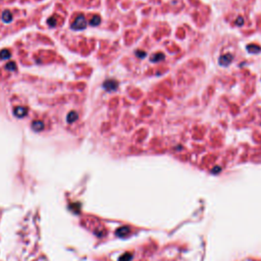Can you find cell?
Returning <instances> with one entry per match:
<instances>
[{"label":"cell","mask_w":261,"mask_h":261,"mask_svg":"<svg viewBox=\"0 0 261 261\" xmlns=\"http://www.w3.org/2000/svg\"><path fill=\"white\" fill-rule=\"evenodd\" d=\"M87 27V22L84 18V15H79L74 19V22L72 23V28L74 30H84Z\"/></svg>","instance_id":"obj_1"},{"label":"cell","mask_w":261,"mask_h":261,"mask_svg":"<svg viewBox=\"0 0 261 261\" xmlns=\"http://www.w3.org/2000/svg\"><path fill=\"white\" fill-rule=\"evenodd\" d=\"M117 86H118V83L114 80H108L104 82L103 84V88L105 90L109 91V92H111V91H115L117 89Z\"/></svg>","instance_id":"obj_2"},{"label":"cell","mask_w":261,"mask_h":261,"mask_svg":"<svg viewBox=\"0 0 261 261\" xmlns=\"http://www.w3.org/2000/svg\"><path fill=\"white\" fill-rule=\"evenodd\" d=\"M233 58H234V56H233L231 53L224 54V55H223V56H220V58H219V64L223 65V66H227L233 61Z\"/></svg>","instance_id":"obj_3"},{"label":"cell","mask_w":261,"mask_h":261,"mask_svg":"<svg viewBox=\"0 0 261 261\" xmlns=\"http://www.w3.org/2000/svg\"><path fill=\"white\" fill-rule=\"evenodd\" d=\"M28 113V109L25 107H22V106H19V107H17L14 109V115L17 117H23Z\"/></svg>","instance_id":"obj_4"},{"label":"cell","mask_w":261,"mask_h":261,"mask_svg":"<svg viewBox=\"0 0 261 261\" xmlns=\"http://www.w3.org/2000/svg\"><path fill=\"white\" fill-rule=\"evenodd\" d=\"M130 233V228L128 227H122V228H120L118 230L115 232V235L118 236V237H125L126 235H128Z\"/></svg>","instance_id":"obj_5"},{"label":"cell","mask_w":261,"mask_h":261,"mask_svg":"<svg viewBox=\"0 0 261 261\" xmlns=\"http://www.w3.org/2000/svg\"><path fill=\"white\" fill-rule=\"evenodd\" d=\"M247 50H248V52H250L252 54H257L261 51V47L254 45V44H251V45L247 46Z\"/></svg>","instance_id":"obj_6"},{"label":"cell","mask_w":261,"mask_h":261,"mask_svg":"<svg viewBox=\"0 0 261 261\" xmlns=\"http://www.w3.org/2000/svg\"><path fill=\"white\" fill-rule=\"evenodd\" d=\"M164 54L163 53H155V54H153L152 55V57H151V61L152 62H159V61H162V60H164Z\"/></svg>","instance_id":"obj_7"},{"label":"cell","mask_w":261,"mask_h":261,"mask_svg":"<svg viewBox=\"0 0 261 261\" xmlns=\"http://www.w3.org/2000/svg\"><path fill=\"white\" fill-rule=\"evenodd\" d=\"M2 21L4 23H9L13 21V14H11L10 11L6 10L2 13Z\"/></svg>","instance_id":"obj_8"},{"label":"cell","mask_w":261,"mask_h":261,"mask_svg":"<svg viewBox=\"0 0 261 261\" xmlns=\"http://www.w3.org/2000/svg\"><path fill=\"white\" fill-rule=\"evenodd\" d=\"M32 126H33V129L35 130H43V128H44V124H43L42 121L40 120H36V121H33V124H32Z\"/></svg>","instance_id":"obj_9"},{"label":"cell","mask_w":261,"mask_h":261,"mask_svg":"<svg viewBox=\"0 0 261 261\" xmlns=\"http://www.w3.org/2000/svg\"><path fill=\"white\" fill-rule=\"evenodd\" d=\"M10 52L8 50L6 49H3L2 51H0V58L3 59V60H5V59H8L10 57Z\"/></svg>","instance_id":"obj_10"},{"label":"cell","mask_w":261,"mask_h":261,"mask_svg":"<svg viewBox=\"0 0 261 261\" xmlns=\"http://www.w3.org/2000/svg\"><path fill=\"white\" fill-rule=\"evenodd\" d=\"M100 22H101L100 17H98V15H94V17L92 18V19H91L90 25L91 26H98L100 23Z\"/></svg>","instance_id":"obj_11"},{"label":"cell","mask_w":261,"mask_h":261,"mask_svg":"<svg viewBox=\"0 0 261 261\" xmlns=\"http://www.w3.org/2000/svg\"><path fill=\"white\" fill-rule=\"evenodd\" d=\"M78 118V113L77 112H74V111H72L70 112L69 115H68V121L69 122H73L74 121Z\"/></svg>","instance_id":"obj_12"},{"label":"cell","mask_w":261,"mask_h":261,"mask_svg":"<svg viewBox=\"0 0 261 261\" xmlns=\"http://www.w3.org/2000/svg\"><path fill=\"white\" fill-rule=\"evenodd\" d=\"M130 259H132V255L130 253H125L120 258V261H130Z\"/></svg>","instance_id":"obj_13"},{"label":"cell","mask_w":261,"mask_h":261,"mask_svg":"<svg viewBox=\"0 0 261 261\" xmlns=\"http://www.w3.org/2000/svg\"><path fill=\"white\" fill-rule=\"evenodd\" d=\"M136 55H137L138 57H140V58H144V57H146V55H147V53H146L145 51L137 50V51H136Z\"/></svg>","instance_id":"obj_14"},{"label":"cell","mask_w":261,"mask_h":261,"mask_svg":"<svg viewBox=\"0 0 261 261\" xmlns=\"http://www.w3.org/2000/svg\"><path fill=\"white\" fill-rule=\"evenodd\" d=\"M6 69L9 70H14L15 69V63L14 62H9L8 64H6Z\"/></svg>","instance_id":"obj_15"},{"label":"cell","mask_w":261,"mask_h":261,"mask_svg":"<svg viewBox=\"0 0 261 261\" xmlns=\"http://www.w3.org/2000/svg\"><path fill=\"white\" fill-rule=\"evenodd\" d=\"M243 23H244V18H243L239 17L238 18H237V22H236V25L237 26H242Z\"/></svg>","instance_id":"obj_16"},{"label":"cell","mask_w":261,"mask_h":261,"mask_svg":"<svg viewBox=\"0 0 261 261\" xmlns=\"http://www.w3.org/2000/svg\"><path fill=\"white\" fill-rule=\"evenodd\" d=\"M218 171H220V168L217 166V167H215V168H213V171H212V172H219Z\"/></svg>","instance_id":"obj_17"}]
</instances>
